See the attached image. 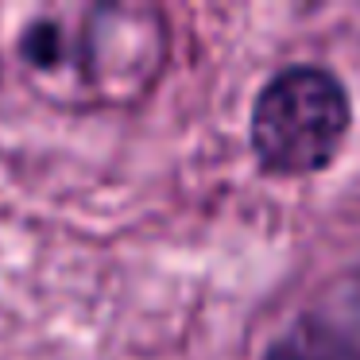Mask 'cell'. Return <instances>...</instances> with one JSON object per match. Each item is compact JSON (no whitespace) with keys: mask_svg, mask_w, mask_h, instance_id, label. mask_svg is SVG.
I'll return each instance as SVG.
<instances>
[{"mask_svg":"<svg viewBox=\"0 0 360 360\" xmlns=\"http://www.w3.org/2000/svg\"><path fill=\"white\" fill-rule=\"evenodd\" d=\"M167 58V27L148 8L51 12L20 35V63L55 101L124 105L143 97Z\"/></svg>","mask_w":360,"mask_h":360,"instance_id":"obj_1","label":"cell"},{"mask_svg":"<svg viewBox=\"0 0 360 360\" xmlns=\"http://www.w3.org/2000/svg\"><path fill=\"white\" fill-rule=\"evenodd\" d=\"M349 94L321 66H287L256 97L252 148L271 174H314L333 163L349 132Z\"/></svg>","mask_w":360,"mask_h":360,"instance_id":"obj_2","label":"cell"},{"mask_svg":"<svg viewBox=\"0 0 360 360\" xmlns=\"http://www.w3.org/2000/svg\"><path fill=\"white\" fill-rule=\"evenodd\" d=\"M264 360H360V337L333 321L306 318L279 337Z\"/></svg>","mask_w":360,"mask_h":360,"instance_id":"obj_3","label":"cell"}]
</instances>
